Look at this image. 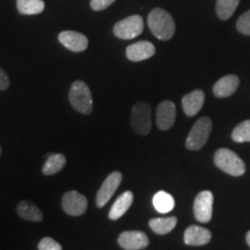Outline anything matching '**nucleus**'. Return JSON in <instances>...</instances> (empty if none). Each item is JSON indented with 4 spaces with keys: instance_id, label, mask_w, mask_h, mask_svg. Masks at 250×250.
Here are the masks:
<instances>
[{
    "instance_id": "obj_1",
    "label": "nucleus",
    "mask_w": 250,
    "mask_h": 250,
    "mask_svg": "<svg viewBox=\"0 0 250 250\" xmlns=\"http://www.w3.org/2000/svg\"><path fill=\"white\" fill-rule=\"evenodd\" d=\"M147 24L153 35L161 41L170 40L176 30L173 17L162 8H154L149 12Z\"/></svg>"
},
{
    "instance_id": "obj_2",
    "label": "nucleus",
    "mask_w": 250,
    "mask_h": 250,
    "mask_svg": "<svg viewBox=\"0 0 250 250\" xmlns=\"http://www.w3.org/2000/svg\"><path fill=\"white\" fill-rule=\"evenodd\" d=\"M214 164L219 169L230 176H242L246 171L245 162L235 152L228 148H219L214 154Z\"/></svg>"
},
{
    "instance_id": "obj_3",
    "label": "nucleus",
    "mask_w": 250,
    "mask_h": 250,
    "mask_svg": "<svg viewBox=\"0 0 250 250\" xmlns=\"http://www.w3.org/2000/svg\"><path fill=\"white\" fill-rule=\"evenodd\" d=\"M68 100L71 105L80 114L89 115L93 111V98L89 87L83 81H74L72 83Z\"/></svg>"
},
{
    "instance_id": "obj_4",
    "label": "nucleus",
    "mask_w": 250,
    "mask_h": 250,
    "mask_svg": "<svg viewBox=\"0 0 250 250\" xmlns=\"http://www.w3.org/2000/svg\"><path fill=\"white\" fill-rule=\"evenodd\" d=\"M212 131V121L210 117H201L193 124L186 142V147L189 151H199L208 142Z\"/></svg>"
},
{
    "instance_id": "obj_5",
    "label": "nucleus",
    "mask_w": 250,
    "mask_h": 250,
    "mask_svg": "<svg viewBox=\"0 0 250 250\" xmlns=\"http://www.w3.org/2000/svg\"><path fill=\"white\" fill-rule=\"evenodd\" d=\"M131 127L139 136H147L152 129V110L147 102H138L131 111Z\"/></svg>"
},
{
    "instance_id": "obj_6",
    "label": "nucleus",
    "mask_w": 250,
    "mask_h": 250,
    "mask_svg": "<svg viewBox=\"0 0 250 250\" xmlns=\"http://www.w3.org/2000/svg\"><path fill=\"white\" fill-rule=\"evenodd\" d=\"M144 30V20L140 15L131 17L118 21L114 26L115 36L121 40H132L139 36Z\"/></svg>"
},
{
    "instance_id": "obj_7",
    "label": "nucleus",
    "mask_w": 250,
    "mask_h": 250,
    "mask_svg": "<svg viewBox=\"0 0 250 250\" xmlns=\"http://www.w3.org/2000/svg\"><path fill=\"white\" fill-rule=\"evenodd\" d=\"M213 213V193L208 190L199 192L193 202V215L196 220L206 224L212 219Z\"/></svg>"
},
{
    "instance_id": "obj_8",
    "label": "nucleus",
    "mask_w": 250,
    "mask_h": 250,
    "mask_svg": "<svg viewBox=\"0 0 250 250\" xmlns=\"http://www.w3.org/2000/svg\"><path fill=\"white\" fill-rule=\"evenodd\" d=\"M122 180H123V175L121 171H112L110 175H108V177L103 181L101 188L96 193V206L98 208H103L110 201V198L120 187Z\"/></svg>"
},
{
    "instance_id": "obj_9",
    "label": "nucleus",
    "mask_w": 250,
    "mask_h": 250,
    "mask_svg": "<svg viewBox=\"0 0 250 250\" xmlns=\"http://www.w3.org/2000/svg\"><path fill=\"white\" fill-rule=\"evenodd\" d=\"M88 202L83 193L78 191H68L62 196V208L64 212L72 217L83 215L87 210Z\"/></svg>"
},
{
    "instance_id": "obj_10",
    "label": "nucleus",
    "mask_w": 250,
    "mask_h": 250,
    "mask_svg": "<svg viewBox=\"0 0 250 250\" xmlns=\"http://www.w3.org/2000/svg\"><path fill=\"white\" fill-rule=\"evenodd\" d=\"M117 242L124 250H143L148 247L149 239L140 230H126L120 234Z\"/></svg>"
},
{
    "instance_id": "obj_11",
    "label": "nucleus",
    "mask_w": 250,
    "mask_h": 250,
    "mask_svg": "<svg viewBox=\"0 0 250 250\" xmlns=\"http://www.w3.org/2000/svg\"><path fill=\"white\" fill-rule=\"evenodd\" d=\"M176 120V107L174 102L162 101L156 108V125L161 131H167Z\"/></svg>"
},
{
    "instance_id": "obj_12",
    "label": "nucleus",
    "mask_w": 250,
    "mask_h": 250,
    "mask_svg": "<svg viewBox=\"0 0 250 250\" xmlns=\"http://www.w3.org/2000/svg\"><path fill=\"white\" fill-rule=\"evenodd\" d=\"M59 42L73 52H83L88 46V39L83 34L73 30L62 31L58 35Z\"/></svg>"
},
{
    "instance_id": "obj_13",
    "label": "nucleus",
    "mask_w": 250,
    "mask_h": 250,
    "mask_svg": "<svg viewBox=\"0 0 250 250\" xmlns=\"http://www.w3.org/2000/svg\"><path fill=\"white\" fill-rule=\"evenodd\" d=\"M155 55V46L148 41H139L126 48V57L131 62H142Z\"/></svg>"
},
{
    "instance_id": "obj_14",
    "label": "nucleus",
    "mask_w": 250,
    "mask_h": 250,
    "mask_svg": "<svg viewBox=\"0 0 250 250\" xmlns=\"http://www.w3.org/2000/svg\"><path fill=\"white\" fill-rule=\"evenodd\" d=\"M205 94L202 89H196L182 98V108L187 116H196L204 105Z\"/></svg>"
},
{
    "instance_id": "obj_15",
    "label": "nucleus",
    "mask_w": 250,
    "mask_h": 250,
    "mask_svg": "<svg viewBox=\"0 0 250 250\" xmlns=\"http://www.w3.org/2000/svg\"><path fill=\"white\" fill-rule=\"evenodd\" d=\"M183 239L187 246H205L211 241L212 233L205 227L191 225L184 232Z\"/></svg>"
},
{
    "instance_id": "obj_16",
    "label": "nucleus",
    "mask_w": 250,
    "mask_h": 250,
    "mask_svg": "<svg viewBox=\"0 0 250 250\" xmlns=\"http://www.w3.org/2000/svg\"><path fill=\"white\" fill-rule=\"evenodd\" d=\"M240 85L239 77L235 74H228L220 78L213 86V94L217 98H228L236 92Z\"/></svg>"
},
{
    "instance_id": "obj_17",
    "label": "nucleus",
    "mask_w": 250,
    "mask_h": 250,
    "mask_svg": "<svg viewBox=\"0 0 250 250\" xmlns=\"http://www.w3.org/2000/svg\"><path fill=\"white\" fill-rule=\"evenodd\" d=\"M133 203V192L125 191L117 197V199L112 204L110 211H109V219L110 220H117L126 213Z\"/></svg>"
},
{
    "instance_id": "obj_18",
    "label": "nucleus",
    "mask_w": 250,
    "mask_h": 250,
    "mask_svg": "<svg viewBox=\"0 0 250 250\" xmlns=\"http://www.w3.org/2000/svg\"><path fill=\"white\" fill-rule=\"evenodd\" d=\"M17 212L24 220L35 221V223L43 220L42 211L40 210L39 206L31 202L22 201L19 203L17 206Z\"/></svg>"
},
{
    "instance_id": "obj_19",
    "label": "nucleus",
    "mask_w": 250,
    "mask_h": 250,
    "mask_svg": "<svg viewBox=\"0 0 250 250\" xmlns=\"http://www.w3.org/2000/svg\"><path fill=\"white\" fill-rule=\"evenodd\" d=\"M177 224L176 217H167V218H153L148 221L149 227L155 234L159 235H166L174 229Z\"/></svg>"
},
{
    "instance_id": "obj_20",
    "label": "nucleus",
    "mask_w": 250,
    "mask_h": 250,
    "mask_svg": "<svg viewBox=\"0 0 250 250\" xmlns=\"http://www.w3.org/2000/svg\"><path fill=\"white\" fill-rule=\"evenodd\" d=\"M153 206L159 213H168L175 208V199L170 193L166 191L156 192L153 197Z\"/></svg>"
},
{
    "instance_id": "obj_21",
    "label": "nucleus",
    "mask_w": 250,
    "mask_h": 250,
    "mask_svg": "<svg viewBox=\"0 0 250 250\" xmlns=\"http://www.w3.org/2000/svg\"><path fill=\"white\" fill-rule=\"evenodd\" d=\"M66 165V158L64 154H54L51 153L46 159L44 166H43V174L44 175H55L61 171Z\"/></svg>"
},
{
    "instance_id": "obj_22",
    "label": "nucleus",
    "mask_w": 250,
    "mask_h": 250,
    "mask_svg": "<svg viewBox=\"0 0 250 250\" xmlns=\"http://www.w3.org/2000/svg\"><path fill=\"white\" fill-rule=\"evenodd\" d=\"M17 7L20 14L35 15L44 11L45 4L43 0H17Z\"/></svg>"
},
{
    "instance_id": "obj_23",
    "label": "nucleus",
    "mask_w": 250,
    "mask_h": 250,
    "mask_svg": "<svg viewBox=\"0 0 250 250\" xmlns=\"http://www.w3.org/2000/svg\"><path fill=\"white\" fill-rule=\"evenodd\" d=\"M240 0H217L215 12L220 20H228L235 13Z\"/></svg>"
},
{
    "instance_id": "obj_24",
    "label": "nucleus",
    "mask_w": 250,
    "mask_h": 250,
    "mask_svg": "<svg viewBox=\"0 0 250 250\" xmlns=\"http://www.w3.org/2000/svg\"><path fill=\"white\" fill-rule=\"evenodd\" d=\"M232 139L235 143H249L250 142V120L243 121L232 132Z\"/></svg>"
},
{
    "instance_id": "obj_25",
    "label": "nucleus",
    "mask_w": 250,
    "mask_h": 250,
    "mask_svg": "<svg viewBox=\"0 0 250 250\" xmlns=\"http://www.w3.org/2000/svg\"><path fill=\"white\" fill-rule=\"evenodd\" d=\"M236 29L243 35L250 36V9L243 13L236 21Z\"/></svg>"
},
{
    "instance_id": "obj_26",
    "label": "nucleus",
    "mask_w": 250,
    "mask_h": 250,
    "mask_svg": "<svg viewBox=\"0 0 250 250\" xmlns=\"http://www.w3.org/2000/svg\"><path fill=\"white\" fill-rule=\"evenodd\" d=\"M39 250H62V247L52 237H43L39 243Z\"/></svg>"
},
{
    "instance_id": "obj_27",
    "label": "nucleus",
    "mask_w": 250,
    "mask_h": 250,
    "mask_svg": "<svg viewBox=\"0 0 250 250\" xmlns=\"http://www.w3.org/2000/svg\"><path fill=\"white\" fill-rule=\"evenodd\" d=\"M116 0H90V7L94 11H103L109 6L114 4Z\"/></svg>"
},
{
    "instance_id": "obj_28",
    "label": "nucleus",
    "mask_w": 250,
    "mask_h": 250,
    "mask_svg": "<svg viewBox=\"0 0 250 250\" xmlns=\"http://www.w3.org/2000/svg\"><path fill=\"white\" fill-rule=\"evenodd\" d=\"M9 85H11V81H9L7 73L0 67V90L8 89Z\"/></svg>"
},
{
    "instance_id": "obj_29",
    "label": "nucleus",
    "mask_w": 250,
    "mask_h": 250,
    "mask_svg": "<svg viewBox=\"0 0 250 250\" xmlns=\"http://www.w3.org/2000/svg\"><path fill=\"white\" fill-rule=\"evenodd\" d=\"M246 241H247V243H248V246L250 247V230L248 233H247V235H246Z\"/></svg>"
},
{
    "instance_id": "obj_30",
    "label": "nucleus",
    "mask_w": 250,
    "mask_h": 250,
    "mask_svg": "<svg viewBox=\"0 0 250 250\" xmlns=\"http://www.w3.org/2000/svg\"><path fill=\"white\" fill-rule=\"evenodd\" d=\"M1 152H2V151H1V147H0V155H1Z\"/></svg>"
}]
</instances>
